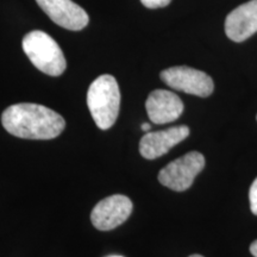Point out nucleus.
Wrapping results in <instances>:
<instances>
[{
  "label": "nucleus",
  "instance_id": "1",
  "mask_svg": "<svg viewBox=\"0 0 257 257\" xmlns=\"http://www.w3.org/2000/svg\"><path fill=\"white\" fill-rule=\"evenodd\" d=\"M2 123L9 134L25 140H53L66 127L62 115L31 102L10 106L3 112Z\"/></svg>",
  "mask_w": 257,
  "mask_h": 257
},
{
  "label": "nucleus",
  "instance_id": "2",
  "mask_svg": "<svg viewBox=\"0 0 257 257\" xmlns=\"http://www.w3.org/2000/svg\"><path fill=\"white\" fill-rule=\"evenodd\" d=\"M87 105L96 126L101 130L113 126L120 107V91L117 80L108 74L96 78L88 88Z\"/></svg>",
  "mask_w": 257,
  "mask_h": 257
},
{
  "label": "nucleus",
  "instance_id": "3",
  "mask_svg": "<svg viewBox=\"0 0 257 257\" xmlns=\"http://www.w3.org/2000/svg\"><path fill=\"white\" fill-rule=\"evenodd\" d=\"M23 50L31 63L50 76H60L66 70L67 62L56 41L44 31L29 32L23 38Z\"/></svg>",
  "mask_w": 257,
  "mask_h": 257
},
{
  "label": "nucleus",
  "instance_id": "4",
  "mask_svg": "<svg viewBox=\"0 0 257 257\" xmlns=\"http://www.w3.org/2000/svg\"><path fill=\"white\" fill-rule=\"evenodd\" d=\"M205 167V157L198 152H191L168 163L159 173V181L175 192L191 187L194 179Z\"/></svg>",
  "mask_w": 257,
  "mask_h": 257
},
{
  "label": "nucleus",
  "instance_id": "5",
  "mask_svg": "<svg viewBox=\"0 0 257 257\" xmlns=\"http://www.w3.org/2000/svg\"><path fill=\"white\" fill-rule=\"evenodd\" d=\"M161 79L169 87L188 94L206 98L213 92V80L201 70L191 67H172L161 72Z\"/></svg>",
  "mask_w": 257,
  "mask_h": 257
},
{
  "label": "nucleus",
  "instance_id": "6",
  "mask_svg": "<svg viewBox=\"0 0 257 257\" xmlns=\"http://www.w3.org/2000/svg\"><path fill=\"white\" fill-rule=\"evenodd\" d=\"M133 201L123 194H114L102 199L92 210L91 220L95 229L110 231L118 227L131 216Z\"/></svg>",
  "mask_w": 257,
  "mask_h": 257
},
{
  "label": "nucleus",
  "instance_id": "7",
  "mask_svg": "<svg viewBox=\"0 0 257 257\" xmlns=\"http://www.w3.org/2000/svg\"><path fill=\"white\" fill-rule=\"evenodd\" d=\"M40 8L46 12L54 23L67 30L79 31L87 27L89 17L87 12L73 0H36Z\"/></svg>",
  "mask_w": 257,
  "mask_h": 257
},
{
  "label": "nucleus",
  "instance_id": "8",
  "mask_svg": "<svg viewBox=\"0 0 257 257\" xmlns=\"http://www.w3.org/2000/svg\"><path fill=\"white\" fill-rule=\"evenodd\" d=\"M188 136L189 128L186 125L173 126L156 133H147L140 142V153L144 159L155 160L165 155Z\"/></svg>",
  "mask_w": 257,
  "mask_h": 257
},
{
  "label": "nucleus",
  "instance_id": "9",
  "mask_svg": "<svg viewBox=\"0 0 257 257\" xmlns=\"http://www.w3.org/2000/svg\"><path fill=\"white\" fill-rule=\"evenodd\" d=\"M150 120L155 124L172 123L184 112V102L175 93L156 89L150 93L146 102Z\"/></svg>",
  "mask_w": 257,
  "mask_h": 257
},
{
  "label": "nucleus",
  "instance_id": "10",
  "mask_svg": "<svg viewBox=\"0 0 257 257\" xmlns=\"http://www.w3.org/2000/svg\"><path fill=\"white\" fill-rule=\"evenodd\" d=\"M257 32V0L238 6L225 19V34L233 42H243Z\"/></svg>",
  "mask_w": 257,
  "mask_h": 257
},
{
  "label": "nucleus",
  "instance_id": "11",
  "mask_svg": "<svg viewBox=\"0 0 257 257\" xmlns=\"http://www.w3.org/2000/svg\"><path fill=\"white\" fill-rule=\"evenodd\" d=\"M249 200H250V208H251V212L257 216V178L253 180L251 187H250Z\"/></svg>",
  "mask_w": 257,
  "mask_h": 257
},
{
  "label": "nucleus",
  "instance_id": "12",
  "mask_svg": "<svg viewBox=\"0 0 257 257\" xmlns=\"http://www.w3.org/2000/svg\"><path fill=\"white\" fill-rule=\"evenodd\" d=\"M172 0H141V3L148 9H159L169 5Z\"/></svg>",
  "mask_w": 257,
  "mask_h": 257
},
{
  "label": "nucleus",
  "instance_id": "13",
  "mask_svg": "<svg viewBox=\"0 0 257 257\" xmlns=\"http://www.w3.org/2000/svg\"><path fill=\"white\" fill-rule=\"evenodd\" d=\"M250 252H251L252 256L257 257V239L253 240L251 245H250Z\"/></svg>",
  "mask_w": 257,
  "mask_h": 257
},
{
  "label": "nucleus",
  "instance_id": "14",
  "mask_svg": "<svg viewBox=\"0 0 257 257\" xmlns=\"http://www.w3.org/2000/svg\"><path fill=\"white\" fill-rule=\"evenodd\" d=\"M150 124L149 123H143L142 124V130L144 131V133H149V130H150Z\"/></svg>",
  "mask_w": 257,
  "mask_h": 257
},
{
  "label": "nucleus",
  "instance_id": "15",
  "mask_svg": "<svg viewBox=\"0 0 257 257\" xmlns=\"http://www.w3.org/2000/svg\"><path fill=\"white\" fill-rule=\"evenodd\" d=\"M189 257H204V256H201V255H197V253H195V255H191Z\"/></svg>",
  "mask_w": 257,
  "mask_h": 257
},
{
  "label": "nucleus",
  "instance_id": "16",
  "mask_svg": "<svg viewBox=\"0 0 257 257\" xmlns=\"http://www.w3.org/2000/svg\"><path fill=\"white\" fill-rule=\"evenodd\" d=\"M111 257H121V256H111Z\"/></svg>",
  "mask_w": 257,
  "mask_h": 257
}]
</instances>
